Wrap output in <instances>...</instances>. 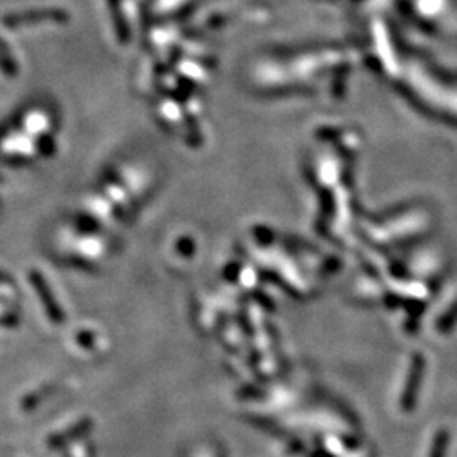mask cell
Here are the masks:
<instances>
[{"label": "cell", "instance_id": "1", "mask_svg": "<svg viewBox=\"0 0 457 457\" xmlns=\"http://www.w3.org/2000/svg\"><path fill=\"white\" fill-rule=\"evenodd\" d=\"M423 367H426V361H423L422 356L416 354L412 361V370L410 374H408V383L405 388V395H403L402 405L405 410H412L415 405L416 400V393H419V386H420V379H422V373Z\"/></svg>", "mask_w": 457, "mask_h": 457}, {"label": "cell", "instance_id": "2", "mask_svg": "<svg viewBox=\"0 0 457 457\" xmlns=\"http://www.w3.org/2000/svg\"><path fill=\"white\" fill-rule=\"evenodd\" d=\"M447 440H449L447 432L446 430H440L439 434H437L435 440H434V447H432L430 457H444V454H446Z\"/></svg>", "mask_w": 457, "mask_h": 457}]
</instances>
